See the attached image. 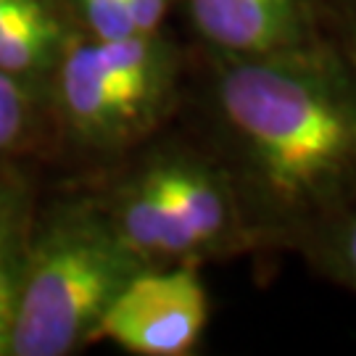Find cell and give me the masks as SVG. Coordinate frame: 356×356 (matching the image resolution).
Segmentation results:
<instances>
[{
	"label": "cell",
	"mask_w": 356,
	"mask_h": 356,
	"mask_svg": "<svg viewBox=\"0 0 356 356\" xmlns=\"http://www.w3.org/2000/svg\"><path fill=\"white\" fill-rule=\"evenodd\" d=\"M188 48L175 122L225 169L254 256L293 254L356 201V69L332 45L259 61Z\"/></svg>",
	"instance_id": "cell-1"
},
{
	"label": "cell",
	"mask_w": 356,
	"mask_h": 356,
	"mask_svg": "<svg viewBox=\"0 0 356 356\" xmlns=\"http://www.w3.org/2000/svg\"><path fill=\"white\" fill-rule=\"evenodd\" d=\"M76 185L145 267H204L254 256L225 169L177 122Z\"/></svg>",
	"instance_id": "cell-2"
},
{
	"label": "cell",
	"mask_w": 356,
	"mask_h": 356,
	"mask_svg": "<svg viewBox=\"0 0 356 356\" xmlns=\"http://www.w3.org/2000/svg\"><path fill=\"white\" fill-rule=\"evenodd\" d=\"M191 48L169 32L92 40L76 35L45 90L51 153L82 177L116 164L179 114Z\"/></svg>",
	"instance_id": "cell-3"
},
{
	"label": "cell",
	"mask_w": 356,
	"mask_h": 356,
	"mask_svg": "<svg viewBox=\"0 0 356 356\" xmlns=\"http://www.w3.org/2000/svg\"><path fill=\"white\" fill-rule=\"evenodd\" d=\"M143 267L82 185L48 204L40 198L8 356H72L92 346L106 309Z\"/></svg>",
	"instance_id": "cell-4"
},
{
	"label": "cell",
	"mask_w": 356,
	"mask_h": 356,
	"mask_svg": "<svg viewBox=\"0 0 356 356\" xmlns=\"http://www.w3.org/2000/svg\"><path fill=\"white\" fill-rule=\"evenodd\" d=\"M201 267H143L106 309L95 343L111 341L135 356H191L209 325Z\"/></svg>",
	"instance_id": "cell-5"
},
{
	"label": "cell",
	"mask_w": 356,
	"mask_h": 356,
	"mask_svg": "<svg viewBox=\"0 0 356 356\" xmlns=\"http://www.w3.org/2000/svg\"><path fill=\"white\" fill-rule=\"evenodd\" d=\"M191 45L227 58H288L327 48L317 0H179Z\"/></svg>",
	"instance_id": "cell-6"
},
{
	"label": "cell",
	"mask_w": 356,
	"mask_h": 356,
	"mask_svg": "<svg viewBox=\"0 0 356 356\" xmlns=\"http://www.w3.org/2000/svg\"><path fill=\"white\" fill-rule=\"evenodd\" d=\"M76 35L69 0H0V72L48 90Z\"/></svg>",
	"instance_id": "cell-7"
},
{
	"label": "cell",
	"mask_w": 356,
	"mask_h": 356,
	"mask_svg": "<svg viewBox=\"0 0 356 356\" xmlns=\"http://www.w3.org/2000/svg\"><path fill=\"white\" fill-rule=\"evenodd\" d=\"M40 188L26 164L0 166V356H8L13 309Z\"/></svg>",
	"instance_id": "cell-8"
},
{
	"label": "cell",
	"mask_w": 356,
	"mask_h": 356,
	"mask_svg": "<svg viewBox=\"0 0 356 356\" xmlns=\"http://www.w3.org/2000/svg\"><path fill=\"white\" fill-rule=\"evenodd\" d=\"M51 153L45 90L0 72V166Z\"/></svg>",
	"instance_id": "cell-9"
},
{
	"label": "cell",
	"mask_w": 356,
	"mask_h": 356,
	"mask_svg": "<svg viewBox=\"0 0 356 356\" xmlns=\"http://www.w3.org/2000/svg\"><path fill=\"white\" fill-rule=\"evenodd\" d=\"M293 254L317 277L356 296V201L309 232Z\"/></svg>",
	"instance_id": "cell-10"
},
{
	"label": "cell",
	"mask_w": 356,
	"mask_h": 356,
	"mask_svg": "<svg viewBox=\"0 0 356 356\" xmlns=\"http://www.w3.org/2000/svg\"><path fill=\"white\" fill-rule=\"evenodd\" d=\"M317 16L327 42L356 69V0H317Z\"/></svg>",
	"instance_id": "cell-11"
},
{
	"label": "cell",
	"mask_w": 356,
	"mask_h": 356,
	"mask_svg": "<svg viewBox=\"0 0 356 356\" xmlns=\"http://www.w3.org/2000/svg\"><path fill=\"white\" fill-rule=\"evenodd\" d=\"M179 6V0H124L129 24L135 35H156L164 32L169 13Z\"/></svg>",
	"instance_id": "cell-12"
}]
</instances>
